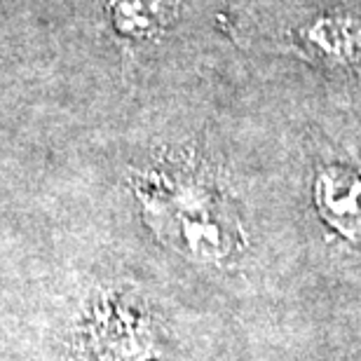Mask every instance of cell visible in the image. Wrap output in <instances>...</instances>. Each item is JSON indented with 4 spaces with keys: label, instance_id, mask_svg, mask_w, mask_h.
Wrapping results in <instances>:
<instances>
[{
    "label": "cell",
    "instance_id": "obj_2",
    "mask_svg": "<svg viewBox=\"0 0 361 361\" xmlns=\"http://www.w3.org/2000/svg\"><path fill=\"white\" fill-rule=\"evenodd\" d=\"M82 343L90 361H171L153 317L122 293L92 302Z\"/></svg>",
    "mask_w": 361,
    "mask_h": 361
},
{
    "label": "cell",
    "instance_id": "obj_1",
    "mask_svg": "<svg viewBox=\"0 0 361 361\" xmlns=\"http://www.w3.org/2000/svg\"><path fill=\"white\" fill-rule=\"evenodd\" d=\"M139 202L157 235L192 261L223 263L240 249L235 214L204 180L157 176L139 185Z\"/></svg>",
    "mask_w": 361,
    "mask_h": 361
},
{
    "label": "cell",
    "instance_id": "obj_3",
    "mask_svg": "<svg viewBox=\"0 0 361 361\" xmlns=\"http://www.w3.org/2000/svg\"><path fill=\"white\" fill-rule=\"evenodd\" d=\"M176 0H111V14L120 33L148 35L169 21Z\"/></svg>",
    "mask_w": 361,
    "mask_h": 361
}]
</instances>
